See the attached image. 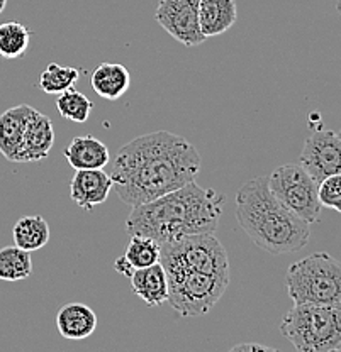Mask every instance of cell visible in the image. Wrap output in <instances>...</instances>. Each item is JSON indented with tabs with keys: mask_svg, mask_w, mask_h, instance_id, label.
I'll return each mask as SVG.
<instances>
[{
	"mask_svg": "<svg viewBox=\"0 0 341 352\" xmlns=\"http://www.w3.org/2000/svg\"><path fill=\"white\" fill-rule=\"evenodd\" d=\"M56 109L63 119L72 120V122L83 124L89 120L94 104L87 95L82 91L75 90V88H68V90L58 94L56 98Z\"/></svg>",
	"mask_w": 341,
	"mask_h": 352,
	"instance_id": "7402d4cb",
	"label": "cell"
},
{
	"mask_svg": "<svg viewBox=\"0 0 341 352\" xmlns=\"http://www.w3.org/2000/svg\"><path fill=\"white\" fill-rule=\"evenodd\" d=\"M50 226L41 215H24L12 229L14 244L28 252L43 249L50 242Z\"/></svg>",
	"mask_w": 341,
	"mask_h": 352,
	"instance_id": "d6986e66",
	"label": "cell"
},
{
	"mask_svg": "<svg viewBox=\"0 0 341 352\" xmlns=\"http://www.w3.org/2000/svg\"><path fill=\"white\" fill-rule=\"evenodd\" d=\"M131 289L148 307H161L168 298V280L160 263L134 270L131 274Z\"/></svg>",
	"mask_w": 341,
	"mask_h": 352,
	"instance_id": "9a60e30c",
	"label": "cell"
},
{
	"mask_svg": "<svg viewBox=\"0 0 341 352\" xmlns=\"http://www.w3.org/2000/svg\"><path fill=\"white\" fill-rule=\"evenodd\" d=\"M336 134H338V135H340V138H341V131H340V132H336Z\"/></svg>",
	"mask_w": 341,
	"mask_h": 352,
	"instance_id": "f546056e",
	"label": "cell"
},
{
	"mask_svg": "<svg viewBox=\"0 0 341 352\" xmlns=\"http://www.w3.org/2000/svg\"><path fill=\"white\" fill-rule=\"evenodd\" d=\"M131 85V75L121 63H101L90 76V87L104 100H119Z\"/></svg>",
	"mask_w": 341,
	"mask_h": 352,
	"instance_id": "ac0fdd59",
	"label": "cell"
},
{
	"mask_svg": "<svg viewBox=\"0 0 341 352\" xmlns=\"http://www.w3.org/2000/svg\"><path fill=\"white\" fill-rule=\"evenodd\" d=\"M80 72L73 66H61L58 63H50L39 75L38 85L48 95H58L75 85Z\"/></svg>",
	"mask_w": 341,
	"mask_h": 352,
	"instance_id": "603a6c76",
	"label": "cell"
},
{
	"mask_svg": "<svg viewBox=\"0 0 341 352\" xmlns=\"http://www.w3.org/2000/svg\"><path fill=\"white\" fill-rule=\"evenodd\" d=\"M280 332L299 352L341 349V308L294 303L280 324Z\"/></svg>",
	"mask_w": 341,
	"mask_h": 352,
	"instance_id": "5b68a950",
	"label": "cell"
},
{
	"mask_svg": "<svg viewBox=\"0 0 341 352\" xmlns=\"http://www.w3.org/2000/svg\"><path fill=\"white\" fill-rule=\"evenodd\" d=\"M285 285L294 303L341 308V261L328 252H314L292 263Z\"/></svg>",
	"mask_w": 341,
	"mask_h": 352,
	"instance_id": "277c9868",
	"label": "cell"
},
{
	"mask_svg": "<svg viewBox=\"0 0 341 352\" xmlns=\"http://www.w3.org/2000/svg\"><path fill=\"white\" fill-rule=\"evenodd\" d=\"M168 305L180 317L207 315L229 286V274H205L194 271L167 273Z\"/></svg>",
	"mask_w": 341,
	"mask_h": 352,
	"instance_id": "52a82bcc",
	"label": "cell"
},
{
	"mask_svg": "<svg viewBox=\"0 0 341 352\" xmlns=\"http://www.w3.org/2000/svg\"><path fill=\"white\" fill-rule=\"evenodd\" d=\"M225 205L223 193L203 188L194 179L174 192L133 207L126 230L130 236H145L158 244L194 234H214Z\"/></svg>",
	"mask_w": 341,
	"mask_h": 352,
	"instance_id": "7a4b0ae2",
	"label": "cell"
},
{
	"mask_svg": "<svg viewBox=\"0 0 341 352\" xmlns=\"http://www.w3.org/2000/svg\"><path fill=\"white\" fill-rule=\"evenodd\" d=\"M112 190V178L99 170H76L70 183V197L83 210H94V207L104 204Z\"/></svg>",
	"mask_w": 341,
	"mask_h": 352,
	"instance_id": "7c38bea8",
	"label": "cell"
},
{
	"mask_svg": "<svg viewBox=\"0 0 341 352\" xmlns=\"http://www.w3.org/2000/svg\"><path fill=\"white\" fill-rule=\"evenodd\" d=\"M299 164L319 183L326 176L341 175V138L336 132L318 129L307 135Z\"/></svg>",
	"mask_w": 341,
	"mask_h": 352,
	"instance_id": "30bf717a",
	"label": "cell"
},
{
	"mask_svg": "<svg viewBox=\"0 0 341 352\" xmlns=\"http://www.w3.org/2000/svg\"><path fill=\"white\" fill-rule=\"evenodd\" d=\"M31 41V31L24 24L9 21L0 24V56L6 60L23 58Z\"/></svg>",
	"mask_w": 341,
	"mask_h": 352,
	"instance_id": "44dd1931",
	"label": "cell"
},
{
	"mask_svg": "<svg viewBox=\"0 0 341 352\" xmlns=\"http://www.w3.org/2000/svg\"><path fill=\"white\" fill-rule=\"evenodd\" d=\"M236 219L256 248L270 254H291L304 249L311 223L289 210L269 186V176L241 185L236 193Z\"/></svg>",
	"mask_w": 341,
	"mask_h": 352,
	"instance_id": "3957f363",
	"label": "cell"
},
{
	"mask_svg": "<svg viewBox=\"0 0 341 352\" xmlns=\"http://www.w3.org/2000/svg\"><path fill=\"white\" fill-rule=\"evenodd\" d=\"M63 156L73 170H99L107 166L109 149L94 135H76L63 149Z\"/></svg>",
	"mask_w": 341,
	"mask_h": 352,
	"instance_id": "5bb4252c",
	"label": "cell"
},
{
	"mask_svg": "<svg viewBox=\"0 0 341 352\" xmlns=\"http://www.w3.org/2000/svg\"><path fill=\"white\" fill-rule=\"evenodd\" d=\"M155 19L175 41L194 47L203 44L205 36L199 25V0H160Z\"/></svg>",
	"mask_w": 341,
	"mask_h": 352,
	"instance_id": "9c48e42d",
	"label": "cell"
},
{
	"mask_svg": "<svg viewBox=\"0 0 341 352\" xmlns=\"http://www.w3.org/2000/svg\"><path fill=\"white\" fill-rule=\"evenodd\" d=\"M6 6H7V0H0V14L3 12V9H6Z\"/></svg>",
	"mask_w": 341,
	"mask_h": 352,
	"instance_id": "83f0119b",
	"label": "cell"
},
{
	"mask_svg": "<svg viewBox=\"0 0 341 352\" xmlns=\"http://www.w3.org/2000/svg\"><path fill=\"white\" fill-rule=\"evenodd\" d=\"M114 270H116L119 274H123V276H127V278H131V274L134 273V270L130 266V263L124 259V256L123 258L116 259V263H114Z\"/></svg>",
	"mask_w": 341,
	"mask_h": 352,
	"instance_id": "484cf974",
	"label": "cell"
},
{
	"mask_svg": "<svg viewBox=\"0 0 341 352\" xmlns=\"http://www.w3.org/2000/svg\"><path fill=\"white\" fill-rule=\"evenodd\" d=\"M32 273L31 252L14 245L0 249V280L21 281L28 280Z\"/></svg>",
	"mask_w": 341,
	"mask_h": 352,
	"instance_id": "ffe728a7",
	"label": "cell"
},
{
	"mask_svg": "<svg viewBox=\"0 0 341 352\" xmlns=\"http://www.w3.org/2000/svg\"><path fill=\"white\" fill-rule=\"evenodd\" d=\"M160 248L155 239L145 236H131V242L124 252V259L133 270H141L160 263Z\"/></svg>",
	"mask_w": 341,
	"mask_h": 352,
	"instance_id": "cb8c5ba5",
	"label": "cell"
},
{
	"mask_svg": "<svg viewBox=\"0 0 341 352\" xmlns=\"http://www.w3.org/2000/svg\"><path fill=\"white\" fill-rule=\"evenodd\" d=\"M319 204L341 214V175H331L318 185Z\"/></svg>",
	"mask_w": 341,
	"mask_h": 352,
	"instance_id": "d4e9b609",
	"label": "cell"
},
{
	"mask_svg": "<svg viewBox=\"0 0 341 352\" xmlns=\"http://www.w3.org/2000/svg\"><path fill=\"white\" fill-rule=\"evenodd\" d=\"M56 327L68 340H83L97 329V315L83 303H67L58 310Z\"/></svg>",
	"mask_w": 341,
	"mask_h": 352,
	"instance_id": "2e32d148",
	"label": "cell"
},
{
	"mask_svg": "<svg viewBox=\"0 0 341 352\" xmlns=\"http://www.w3.org/2000/svg\"><path fill=\"white\" fill-rule=\"evenodd\" d=\"M160 264L165 273L194 271L205 274H229V259L214 234H194L177 241L163 242Z\"/></svg>",
	"mask_w": 341,
	"mask_h": 352,
	"instance_id": "8992f818",
	"label": "cell"
},
{
	"mask_svg": "<svg viewBox=\"0 0 341 352\" xmlns=\"http://www.w3.org/2000/svg\"><path fill=\"white\" fill-rule=\"evenodd\" d=\"M336 10H338V14L341 16V0H338V2H336Z\"/></svg>",
	"mask_w": 341,
	"mask_h": 352,
	"instance_id": "f1b7e54d",
	"label": "cell"
},
{
	"mask_svg": "<svg viewBox=\"0 0 341 352\" xmlns=\"http://www.w3.org/2000/svg\"><path fill=\"white\" fill-rule=\"evenodd\" d=\"M319 183L300 164H284L269 176L272 193L297 217L314 223L319 220L322 205L318 198Z\"/></svg>",
	"mask_w": 341,
	"mask_h": 352,
	"instance_id": "ba28073f",
	"label": "cell"
},
{
	"mask_svg": "<svg viewBox=\"0 0 341 352\" xmlns=\"http://www.w3.org/2000/svg\"><path fill=\"white\" fill-rule=\"evenodd\" d=\"M200 163L192 142L174 132L155 131L124 144L109 175L116 195L133 208L194 182Z\"/></svg>",
	"mask_w": 341,
	"mask_h": 352,
	"instance_id": "6da1fadb",
	"label": "cell"
},
{
	"mask_svg": "<svg viewBox=\"0 0 341 352\" xmlns=\"http://www.w3.org/2000/svg\"><path fill=\"white\" fill-rule=\"evenodd\" d=\"M238 19L234 0H199V25L205 38L225 34Z\"/></svg>",
	"mask_w": 341,
	"mask_h": 352,
	"instance_id": "e0dca14e",
	"label": "cell"
},
{
	"mask_svg": "<svg viewBox=\"0 0 341 352\" xmlns=\"http://www.w3.org/2000/svg\"><path fill=\"white\" fill-rule=\"evenodd\" d=\"M32 110L34 107L31 105L21 104L7 109L0 116V154L12 163H21L25 131Z\"/></svg>",
	"mask_w": 341,
	"mask_h": 352,
	"instance_id": "8fae6325",
	"label": "cell"
},
{
	"mask_svg": "<svg viewBox=\"0 0 341 352\" xmlns=\"http://www.w3.org/2000/svg\"><path fill=\"white\" fill-rule=\"evenodd\" d=\"M231 351L233 352H236V351H243V352H247V351H275L273 347H269V346H262V344H238V346H234V347H231Z\"/></svg>",
	"mask_w": 341,
	"mask_h": 352,
	"instance_id": "4316f807",
	"label": "cell"
},
{
	"mask_svg": "<svg viewBox=\"0 0 341 352\" xmlns=\"http://www.w3.org/2000/svg\"><path fill=\"white\" fill-rule=\"evenodd\" d=\"M54 144V131L51 119L45 113L32 110L28 131L24 138V148L21 154V163H39L50 156Z\"/></svg>",
	"mask_w": 341,
	"mask_h": 352,
	"instance_id": "4fadbf2b",
	"label": "cell"
}]
</instances>
